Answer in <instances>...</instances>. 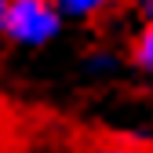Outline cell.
<instances>
[{
	"instance_id": "6da1fadb",
	"label": "cell",
	"mask_w": 153,
	"mask_h": 153,
	"mask_svg": "<svg viewBox=\"0 0 153 153\" xmlns=\"http://www.w3.org/2000/svg\"><path fill=\"white\" fill-rule=\"evenodd\" d=\"M4 29L15 40H26V44H40L59 29V15L48 0H11L4 7Z\"/></svg>"
},
{
	"instance_id": "277c9868",
	"label": "cell",
	"mask_w": 153,
	"mask_h": 153,
	"mask_svg": "<svg viewBox=\"0 0 153 153\" xmlns=\"http://www.w3.org/2000/svg\"><path fill=\"white\" fill-rule=\"evenodd\" d=\"M4 7H7V4H4V0H0V26H4Z\"/></svg>"
},
{
	"instance_id": "3957f363",
	"label": "cell",
	"mask_w": 153,
	"mask_h": 153,
	"mask_svg": "<svg viewBox=\"0 0 153 153\" xmlns=\"http://www.w3.org/2000/svg\"><path fill=\"white\" fill-rule=\"evenodd\" d=\"M62 4H66L69 11H76V15H88V11H99L106 0H62Z\"/></svg>"
},
{
	"instance_id": "7a4b0ae2",
	"label": "cell",
	"mask_w": 153,
	"mask_h": 153,
	"mask_svg": "<svg viewBox=\"0 0 153 153\" xmlns=\"http://www.w3.org/2000/svg\"><path fill=\"white\" fill-rule=\"evenodd\" d=\"M135 62H139V66H146V69H153V22L139 33V44H135Z\"/></svg>"
}]
</instances>
